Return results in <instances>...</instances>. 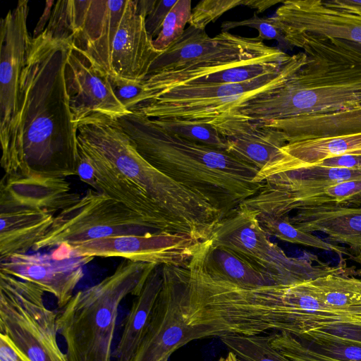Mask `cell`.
<instances>
[{"label": "cell", "instance_id": "obj_29", "mask_svg": "<svg viewBox=\"0 0 361 361\" xmlns=\"http://www.w3.org/2000/svg\"><path fill=\"white\" fill-rule=\"evenodd\" d=\"M219 337L238 361H292L272 345L273 334L228 333Z\"/></svg>", "mask_w": 361, "mask_h": 361}, {"label": "cell", "instance_id": "obj_4", "mask_svg": "<svg viewBox=\"0 0 361 361\" xmlns=\"http://www.w3.org/2000/svg\"><path fill=\"white\" fill-rule=\"evenodd\" d=\"M45 30L81 51L106 76L142 82L161 54L137 0H59Z\"/></svg>", "mask_w": 361, "mask_h": 361}, {"label": "cell", "instance_id": "obj_16", "mask_svg": "<svg viewBox=\"0 0 361 361\" xmlns=\"http://www.w3.org/2000/svg\"><path fill=\"white\" fill-rule=\"evenodd\" d=\"M49 253L17 254L0 261V272L30 282L52 294L59 308L73 295L84 276V267L94 257L75 255L68 245L52 248Z\"/></svg>", "mask_w": 361, "mask_h": 361}, {"label": "cell", "instance_id": "obj_35", "mask_svg": "<svg viewBox=\"0 0 361 361\" xmlns=\"http://www.w3.org/2000/svg\"><path fill=\"white\" fill-rule=\"evenodd\" d=\"M307 337L361 344V325L348 323L332 324L309 331L299 338Z\"/></svg>", "mask_w": 361, "mask_h": 361}, {"label": "cell", "instance_id": "obj_21", "mask_svg": "<svg viewBox=\"0 0 361 361\" xmlns=\"http://www.w3.org/2000/svg\"><path fill=\"white\" fill-rule=\"evenodd\" d=\"M343 155H361V133L288 142L280 149L276 159L258 172L255 182L262 183L270 175L314 166Z\"/></svg>", "mask_w": 361, "mask_h": 361}, {"label": "cell", "instance_id": "obj_7", "mask_svg": "<svg viewBox=\"0 0 361 361\" xmlns=\"http://www.w3.org/2000/svg\"><path fill=\"white\" fill-rule=\"evenodd\" d=\"M255 37L221 31L211 37L189 26L183 35L155 59L148 75L159 91L184 85L216 71L256 59L284 53Z\"/></svg>", "mask_w": 361, "mask_h": 361}, {"label": "cell", "instance_id": "obj_5", "mask_svg": "<svg viewBox=\"0 0 361 361\" xmlns=\"http://www.w3.org/2000/svg\"><path fill=\"white\" fill-rule=\"evenodd\" d=\"M118 121L147 161L202 195L224 218L262 187L255 182L259 171L226 150L180 137L135 112Z\"/></svg>", "mask_w": 361, "mask_h": 361}, {"label": "cell", "instance_id": "obj_20", "mask_svg": "<svg viewBox=\"0 0 361 361\" xmlns=\"http://www.w3.org/2000/svg\"><path fill=\"white\" fill-rule=\"evenodd\" d=\"M221 135L226 151L259 171L274 161L287 143L277 130L220 115L209 123Z\"/></svg>", "mask_w": 361, "mask_h": 361}, {"label": "cell", "instance_id": "obj_14", "mask_svg": "<svg viewBox=\"0 0 361 361\" xmlns=\"http://www.w3.org/2000/svg\"><path fill=\"white\" fill-rule=\"evenodd\" d=\"M145 336L129 361H161L191 341L219 334L209 327L190 326L185 318L180 286L168 265Z\"/></svg>", "mask_w": 361, "mask_h": 361}, {"label": "cell", "instance_id": "obj_42", "mask_svg": "<svg viewBox=\"0 0 361 361\" xmlns=\"http://www.w3.org/2000/svg\"><path fill=\"white\" fill-rule=\"evenodd\" d=\"M283 2L280 0H243V6L256 10V13H262L271 6Z\"/></svg>", "mask_w": 361, "mask_h": 361}, {"label": "cell", "instance_id": "obj_9", "mask_svg": "<svg viewBox=\"0 0 361 361\" xmlns=\"http://www.w3.org/2000/svg\"><path fill=\"white\" fill-rule=\"evenodd\" d=\"M303 51L291 55L283 68L253 80L233 84L179 85L139 101L131 112L149 118L209 123L232 106L288 80L306 62Z\"/></svg>", "mask_w": 361, "mask_h": 361}, {"label": "cell", "instance_id": "obj_28", "mask_svg": "<svg viewBox=\"0 0 361 361\" xmlns=\"http://www.w3.org/2000/svg\"><path fill=\"white\" fill-rule=\"evenodd\" d=\"M257 219L267 235L274 236L281 240L303 246L321 249L338 254L341 258L346 256L357 262L349 248L328 243L317 235L303 231L294 226L289 220V215L276 217L259 215Z\"/></svg>", "mask_w": 361, "mask_h": 361}, {"label": "cell", "instance_id": "obj_25", "mask_svg": "<svg viewBox=\"0 0 361 361\" xmlns=\"http://www.w3.org/2000/svg\"><path fill=\"white\" fill-rule=\"evenodd\" d=\"M163 284L162 266L157 265L133 300L123 320L119 341L113 351L115 361H129L142 341Z\"/></svg>", "mask_w": 361, "mask_h": 361}, {"label": "cell", "instance_id": "obj_38", "mask_svg": "<svg viewBox=\"0 0 361 361\" xmlns=\"http://www.w3.org/2000/svg\"><path fill=\"white\" fill-rule=\"evenodd\" d=\"M0 361H32L5 334L0 333Z\"/></svg>", "mask_w": 361, "mask_h": 361}, {"label": "cell", "instance_id": "obj_15", "mask_svg": "<svg viewBox=\"0 0 361 361\" xmlns=\"http://www.w3.org/2000/svg\"><path fill=\"white\" fill-rule=\"evenodd\" d=\"M200 243L187 234L157 232L106 237L68 245L80 256L121 257L161 266H180L191 259Z\"/></svg>", "mask_w": 361, "mask_h": 361}, {"label": "cell", "instance_id": "obj_18", "mask_svg": "<svg viewBox=\"0 0 361 361\" xmlns=\"http://www.w3.org/2000/svg\"><path fill=\"white\" fill-rule=\"evenodd\" d=\"M287 35L311 33L361 45V15L334 9L322 0H287L271 17Z\"/></svg>", "mask_w": 361, "mask_h": 361}, {"label": "cell", "instance_id": "obj_11", "mask_svg": "<svg viewBox=\"0 0 361 361\" xmlns=\"http://www.w3.org/2000/svg\"><path fill=\"white\" fill-rule=\"evenodd\" d=\"M124 204L89 189L72 206L57 214L35 252L62 244L74 245L106 237L157 233Z\"/></svg>", "mask_w": 361, "mask_h": 361}, {"label": "cell", "instance_id": "obj_10", "mask_svg": "<svg viewBox=\"0 0 361 361\" xmlns=\"http://www.w3.org/2000/svg\"><path fill=\"white\" fill-rule=\"evenodd\" d=\"M36 285L0 272V333L32 361H68L58 341L57 312Z\"/></svg>", "mask_w": 361, "mask_h": 361}, {"label": "cell", "instance_id": "obj_24", "mask_svg": "<svg viewBox=\"0 0 361 361\" xmlns=\"http://www.w3.org/2000/svg\"><path fill=\"white\" fill-rule=\"evenodd\" d=\"M55 215L22 209L0 213V261L27 254L51 227Z\"/></svg>", "mask_w": 361, "mask_h": 361}, {"label": "cell", "instance_id": "obj_27", "mask_svg": "<svg viewBox=\"0 0 361 361\" xmlns=\"http://www.w3.org/2000/svg\"><path fill=\"white\" fill-rule=\"evenodd\" d=\"M202 249L207 271L219 279L243 286L276 285L228 249L212 245L210 239L202 242Z\"/></svg>", "mask_w": 361, "mask_h": 361}, {"label": "cell", "instance_id": "obj_3", "mask_svg": "<svg viewBox=\"0 0 361 361\" xmlns=\"http://www.w3.org/2000/svg\"><path fill=\"white\" fill-rule=\"evenodd\" d=\"M306 62L284 82L232 106L224 115L263 123L361 107V45L323 35H287Z\"/></svg>", "mask_w": 361, "mask_h": 361}, {"label": "cell", "instance_id": "obj_26", "mask_svg": "<svg viewBox=\"0 0 361 361\" xmlns=\"http://www.w3.org/2000/svg\"><path fill=\"white\" fill-rule=\"evenodd\" d=\"M271 344L292 361H361V344L279 332Z\"/></svg>", "mask_w": 361, "mask_h": 361}, {"label": "cell", "instance_id": "obj_31", "mask_svg": "<svg viewBox=\"0 0 361 361\" xmlns=\"http://www.w3.org/2000/svg\"><path fill=\"white\" fill-rule=\"evenodd\" d=\"M151 119L161 128L180 137L216 149H226L224 140L210 123L169 119Z\"/></svg>", "mask_w": 361, "mask_h": 361}, {"label": "cell", "instance_id": "obj_1", "mask_svg": "<svg viewBox=\"0 0 361 361\" xmlns=\"http://www.w3.org/2000/svg\"><path fill=\"white\" fill-rule=\"evenodd\" d=\"M77 142L93 169L94 190L124 204L156 231L204 242L224 218L202 195L147 161L118 118L90 114L77 126Z\"/></svg>", "mask_w": 361, "mask_h": 361}, {"label": "cell", "instance_id": "obj_19", "mask_svg": "<svg viewBox=\"0 0 361 361\" xmlns=\"http://www.w3.org/2000/svg\"><path fill=\"white\" fill-rule=\"evenodd\" d=\"M80 197L63 178L5 174L0 182V213L29 209L55 215Z\"/></svg>", "mask_w": 361, "mask_h": 361}, {"label": "cell", "instance_id": "obj_30", "mask_svg": "<svg viewBox=\"0 0 361 361\" xmlns=\"http://www.w3.org/2000/svg\"><path fill=\"white\" fill-rule=\"evenodd\" d=\"M339 276L329 274L302 283L314 297L330 307L352 308L361 306V292L345 287Z\"/></svg>", "mask_w": 361, "mask_h": 361}, {"label": "cell", "instance_id": "obj_22", "mask_svg": "<svg viewBox=\"0 0 361 361\" xmlns=\"http://www.w3.org/2000/svg\"><path fill=\"white\" fill-rule=\"evenodd\" d=\"M296 228L322 232L333 242L346 245L361 263V206L340 204L302 209L289 216Z\"/></svg>", "mask_w": 361, "mask_h": 361}, {"label": "cell", "instance_id": "obj_45", "mask_svg": "<svg viewBox=\"0 0 361 361\" xmlns=\"http://www.w3.org/2000/svg\"><path fill=\"white\" fill-rule=\"evenodd\" d=\"M168 359H169L168 357H166L164 360H162L161 361H168Z\"/></svg>", "mask_w": 361, "mask_h": 361}, {"label": "cell", "instance_id": "obj_34", "mask_svg": "<svg viewBox=\"0 0 361 361\" xmlns=\"http://www.w3.org/2000/svg\"><path fill=\"white\" fill-rule=\"evenodd\" d=\"M248 27L256 29L258 31L257 37L261 41L275 39L280 44H287L284 39L283 35L276 24L274 23L271 17L261 18L254 13L253 16L246 20L240 21H224L221 23V27L222 31L228 32L231 29L238 27Z\"/></svg>", "mask_w": 361, "mask_h": 361}, {"label": "cell", "instance_id": "obj_36", "mask_svg": "<svg viewBox=\"0 0 361 361\" xmlns=\"http://www.w3.org/2000/svg\"><path fill=\"white\" fill-rule=\"evenodd\" d=\"M107 77L115 96L130 112L142 91V82H132L111 76Z\"/></svg>", "mask_w": 361, "mask_h": 361}, {"label": "cell", "instance_id": "obj_13", "mask_svg": "<svg viewBox=\"0 0 361 361\" xmlns=\"http://www.w3.org/2000/svg\"><path fill=\"white\" fill-rule=\"evenodd\" d=\"M241 204L259 215L281 217L302 209L340 204L361 206V179L335 183L302 180L283 172L269 176Z\"/></svg>", "mask_w": 361, "mask_h": 361}, {"label": "cell", "instance_id": "obj_37", "mask_svg": "<svg viewBox=\"0 0 361 361\" xmlns=\"http://www.w3.org/2000/svg\"><path fill=\"white\" fill-rule=\"evenodd\" d=\"M178 0H154L145 17V27L149 37L154 40L159 34L164 21Z\"/></svg>", "mask_w": 361, "mask_h": 361}, {"label": "cell", "instance_id": "obj_32", "mask_svg": "<svg viewBox=\"0 0 361 361\" xmlns=\"http://www.w3.org/2000/svg\"><path fill=\"white\" fill-rule=\"evenodd\" d=\"M191 11L190 0H178L166 17L159 34L152 41L157 51L162 53L183 35Z\"/></svg>", "mask_w": 361, "mask_h": 361}, {"label": "cell", "instance_id": "obj_41", "mask_svg": "<svg viewBox=\"0 0 361 361\" xmlns=\"http://www.w3.org/2000/svg\"><path fill=\"white\" fill-rule=\"evenodd\" d=\"M55 3L56 2L53 0L46 1L45 8L40 18L39 19L37 23V25L33 32L34 35L32 37H37L44 31L51 18L52 9L54 8Z\"/></svg>", "mask_w": 361, "mask_h": 361}, {"label": "cell", "instance_id": "obj_17", "mask_svg": "<svg viewBox=\"0 0 361 361\" xmlns=\"http://www.w3.org/2000/svg\"><path fill=\"white\" fill-rule=\"evenodd\" d=\"M64 77L72 120L76 127L92 113L116 118L130 113L115 96L108 77L72 45L64 66Z\"/></svg>", "mask_w": 361, "mask_h": 361}, {"label": "cell", "instance_id": "obj_12", "mask_svg": "<svg viewBox=\"0 0 361 361\" xmlns=\"http://www.w3.org/2000/svg\"><path fill=\"white\" fill-rule=\"evenodd\" d=\"M28 1L20 0L0 22L1 166L5 174L17 173V133L20 120L19 83L28 42Z\"/></svg>", "mask_w": 361, "mask_h": 361}, {"label": "cell", "instance_id": "obj_2", "mask_svg": "<svg viewBox=\"0 0 361 361\" xmlns=\"http://www.w3.org/2000/svg\"><path fill=\"white\" fill-rule=\"evenodd\" d=\"M71 46L68 41L45 30L28 42L19 83L14 176H77V127L73 123L64 77Z\"/></svg>", "mask_w": 361, "mask_h": 361}, {"label": "cell", "instance_id": "obj_6", "mask_svg": "<svg viewBox=\"0 0 361 361\" xmlns=\"http://www.w3.org/2000/svg\"><path fill=\"white\" fill-rule=\"evenodd\" d=\"M155 264L123 260L98 283L73 294L57 312L58 334L68 361H112L118 308L137 296Z\"/></svg>", "mask_w": 361, "mask_h": 361}, {"label": "cell", "instance_id": "obj_39", "mask_svg": "<svg viewBox=\"0 0 361 361\" xmlns=\"http://www.w3.org/2000/svg\"><path fill=\"white\" fill-rule=\"evenodd\" d=\"M316 165L336 168L361 169V155H343L331 157Z\"/></svg>", "mask_w": 361, "mask_h": 361}, {"label": "cell", "instance_id": "obj_8", "mask_svg": "<svg viewBox=\"0 0 361 361\" xmlns=\"http://www.w3.org/2000/svg\"><path fill=\"white\" fill-rule=\"evenodd\" d=\"M209 239L212 245L228 249L276 285L302 283L329 274L351 276L355 272L346 267L345 258L331 267L307 252L302 257H288L269 240L257 213L242 204L215 226Z\"/></svg>", "mask_w": 361, "mask_h": 361}, {"label": "cell", "instance_id": "obj_43", "mask_svg": "<svg viewBox=\"0 0 361 361\" xmlns=\"http://www.w3.org/2000/svg\"><path fill=\"white\" fill-rule=\"evenodd\" d=\"M218 361H238V360L235 355L229 351L226 357H221Z\"/></svg>", "mask_w": 361, "mask_h": 361}, {"label": "cell", "instance_id": "obj_40", "mask_svg": "<svg viewBox=\"0 0 361 361\" xmlns=\"http://www.w3.org/2000/svg\"><path fill=\"white\" fill-rule=\"evenodd\" d=\"M324 4L334 9L361 15V1L355 0H331L324 1Z\"/></svg>", "mask_w": 361, "mask_h": 361}, {"label": "cell", "instance_id": "obj_44", "mask_svg": "<svg viewBox=\"0 0 361 361\" xmlns=\"http://www.w3.org/2000/svg\"><path fill=\"white\" fill-rule=\"evenodd\" d=\"M355 275L361 276V269L355 270Z\"/></svg>", "mask_w": 361, "mask_h": 361}, {"label": "cell", "instance_id": "obj_23", "mask_svg": "<svg viewBox=\"0 0 361 361\" xmlns=\"http://www.w3.org/2000/svg\"><path fill=\"white\" fill-rule=\"evenodd\" d=\"M282 133L286 142L361 133V107L331 114L302 115L255 123Z\"/></svg>", "mask_w": 361, "mask_h": 361}, {"label": "cell", "instance_id": "obj_33", "mask_svg": "<svg viewBox=\"0 0 361 361\" xmlns=\"http://www.w3.org/2000/svg\"><path fill=\"white\" fill-rule=\"evenodd\" d=\"M243 0H202L191 11L189 26L205 30L210 23L214 22L224 13L243 6Z\"/></svg>", "mask_w": 361, "mask_h": 361}]
</instances>
